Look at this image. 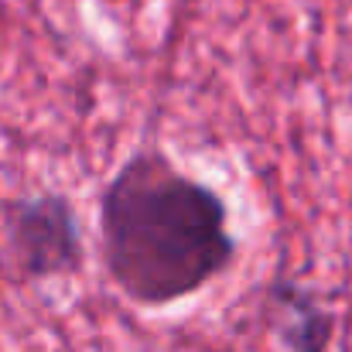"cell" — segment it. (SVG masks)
<instances>
[{"label":"cell","instance_id":"cell-1","mask_svg":"<svg viewBox=\"0 0 352 352\" xmlns=\"http://www.w3.org/2000/svg\"><path fill=\"white\" fill-rule=\"evenodd\" d=\"M100 246L110 280L140 308L192 298L236 260L226 202L161 147L133 151L103 185Z\"/></svg>","mask_w":352,"mask_h":352},{"label":"cell","instance_id":"cell-2","mask_svg":"<svg viewBox=\"0 0 352 352\" xmlns=\"http://www.w3.org/2000/svg\"><path fill=\"white\" fill-rule=\"evenodd\" d=\"M0 233H3V260L21 280L69 277L79 274L86 263L76 209L58 192L3 202Z\"/></svg>","mask_w":352,"mask_h":352},{"label":"cell","instance_id":"cell-3","mask_svg":"<svg viewBox=\"0 0 352 352\" xmlns=\"http://www.w3.org/2000/svg\"><path fill=\"white\" fill-rule=\"evenodd\" d=\"M267 325L291 352H329L336 339V315L322 298L294 280H277L267 287Z\"/></svg>","mask_w":352,"mask_h":352}]
</instances>
